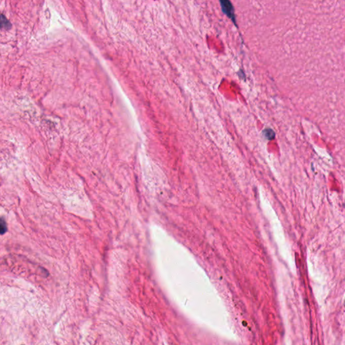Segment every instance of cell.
I'll list each match as a JSON object with an SVG mask.
<instances>
[{"label": "cell", "mask_w": 345, "mask_h": 345, "mask_svg": "<svg viewBox=\"0 0 345 345\" xmlns=\"http://www.w3.org/2000/svg\"><path fill=\"white\" fill-rule=\"evenodd\" d=\"M12 24L4 14H0V29L9 30L12 29Z\"/></svg>", "instance_id": "cell-1"}, {"label": "cell", "mask_w": 345, "mask_h": 345, "mask_svg": "<svg viewBox=\"0 0 345 345\" xmlns=\"http://www.w3.org/2000/svg\"><path fill=\"white\" fill-rule=\"evenodd\" d=\"M263 135L265 137V138L271 140H273L274 137H275V133H274L272 130L268 128V129H266L263 131Z\"/></svg>", "instance_id": "cell-2"}, {"label": "cell", "mask_w": 345, "mask_h": 345, "mask_svg": "<svg viewBox=\"0 0 345 345\" xmlns=\"http://www.w3.org/2000/svg\"><path fill=\"white\" fill-rule=\"evenodd\" d=\"M8 227L5 220L3 218H0V235H4L7 232Z\"/></svg>", "instance_id": "cell-3"}]
</instances>
